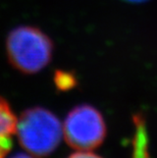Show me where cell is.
Returning a JSON list of instances; mask_svg holds the SVG:
<instances>
[{
    "mask_svg": "<svg viewBox=\"0 0 157 158\" xmlns=\"http://www.w3.org/2000/svg\"><path fill=\"white\" fill-rule=\"evenodd\" d=\"M10 158H34V157L30 156V155H28V154H25V153H18V154L12 155Z\"/></svg>",
    "mask_w": 157,
    "mask_h": 158,
    "instance_id": "cell-7",
    "label": "cell"
},
{
    "mask_svg": "<svg viewBox=\"0 0 157 158\" xmlns=\"http://www.w3.org/2000/svg\"><path fill=\"white\" fill-rule=\"evenodd\" d=\"M68 158H102L98 155H96L94 153L88 152V151H84V152H78V153H73Z\"/></svg>",
    "mask_w": 157,
    "mask_h": 158,
    "instance_id": "cell-6",
    "label": "cell"
},
{
    "mask_svg": "<svg viewBox=\"0 0 157 158\" xmlns=\"http://www.w3.org/2000/svg\"><path fill=\"white\" fill-rule=\"evenodd\" d=\"M123 1H126L130 3H143V2L147 1V0H123Z\"/></svg>",
    "mask_w": 157,
    "mask_h": 158,
    "instance_id": "cell-8",
    "label": "cell"
},
{
    "mask_svg": "<svg viewBox=\"0 0 157 158\" xmlns=\"http://www.w3.org/2000/svg\"><path fill=\"white\" fill-rule=\"evenodd\" d=\"M15 132L28 152L36 156H46L58 147L63 127L51 111L35 107L25 111L16 120Z\"/></svg>",
    "mask_w": 157,
    "mask_h": 158,
    "instance_id": "cell-1",
    "label": "cell"
},
{
    "mask_svg": "<svg viewBox=\"0 0 157 158\" xmlns=\"http://www.w3.org/2000/svg\"><path fill=\"white\" fill-rule=\"evenodd\" d=\"M16 118L5 100L0 98V158H5L12 147Z\"/></svg>",
    "mask_w": 157,
    "mask_h": 158,
    "instance_id": "cell-4",
    "label": "cell"
},
{
    "mask_svg": "<svg viewBox=\"0 0 157 158\" xmlns=\"http://www.w3.org/2000/svg\"><path fill=\"white\" fill-rule=\"evenodd\" d=\"M65 140L72 148L88 151L102 144L106 124L102 114L88 104L76 106L69 111L63 124Z\"/></svg>",
    "mask_w": 157,
    "mask_h": 158,
    "instance_id": "cell-3",
    "label": "cell"
},
{
    "mask_svg": "<svg viewBox=\"0 0 157 158\" xmlns=\"http://www.w3.org/2000/svg\"><path fill=\"white\" fill-rule=\"evenodd\" d=\"M55 81H56L57 87H59V88H61L63 90L72 88V87L75 85V79H73V77L71 73H61V72L56 73Z\"/></svg>",
    "mask_w": 157,
    "mask_h": 158,
    "instance_id": "cell-5",
    "label": "cell"
},
{
    "mask_svg": "<svg viewBox=\"0 0 157 158\" xmlns=\"http://www.w3.org/2000/svg\"><path fill=\"white\" fill-rule=\"evenodd\" d=\"M6 49L9 61L16 69L25 73H35L50 62L53 45L41 30L21 26L9 33Z\"/></svg>",
    "mask_w": 157,
    "mask_h": 158,
    "instance_id": "cell-2",
    "label": "cell"
}]
</instances>
